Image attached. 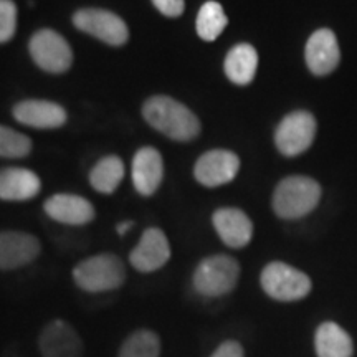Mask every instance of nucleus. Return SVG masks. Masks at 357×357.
<instances>
[{"instance_id": "nucleus-24", "label": "nucleus", "mask_w": 357, "mask_h": 357, "mask_svg": "<svg viewBox=\"0 0 357 357\" xmlns=\"http://www.w3.org/2000/svg\"><path fill=\"white\" fill-rule=\"evenodd\" d=\"M30 151H32V141L29 136L15 129L0 126V158H25L30 154Z\"/></svg>"}, {"instance_id": "nucleus-19", "label": "nucleus", "mask_w": 357, "mask_h": 357, "mask_svg": "<svg viewBox=\"0 0 357 357\" xmlns=\"http://www.w3.org/2000/svg\"><path fill=\"white\" fill-rule=\"evenodd\" d=\"M223 68H225V75L231 83L245 86L255 78L258 68V53L248 43L236 45L227 55Z\"/></svg>"}, {"instance_id": "nucleus-15", "label": "nucleus", "mask_w": 357, "mask_h": 357, "mask_svg": "<svg viewBox=\"0 0 357 357\" xmlns=\"http://www.w3.org/2000/svg\"><path fill=\"white\" fill-rule=\"evenodd\" d=\"M13 118L24 126L55 129L66 123V111L53 101L26 100L13 106Z\"/></svg>"}, {"instance_id": "nucleus-20", "label": "nucleus", "mask_w": 357, "mask_h": 357, "mask_svg": "<svg viewBox=\"0 0 357 357\" xmlns=\"http://www.w3.org/2000/svg\"><path fill=\"white\" fill-rule=\"evenodd\" d=\"M314 347L318 357H352V339L336 323L321 324L316 331Z\"/></svg>"}, {"instance_id": "nucleus-2", "label": "nucleus", "mask_w": 357, "mask_h": 357, "mask_svg": "<svg viewBox=\"0 0 357 357\" xmlns=\"http://www.w3.org/2000/svg\"><path fill=\"white\" fill-rule=\"evenodd\" d=\"M321 185L306 176H291L276 185L273 194V211L278 217L294 220L307 215L318 207Z\"/></svg>"}, {"instance_id": "nucleus-16", "label": "nucleus", "mask_w": 357, "mask_h": 357, "mask_svg": "<svg viewBox=\"0 0 357 357\" xmlns=\"http://www.w3.org/2000/svg\"><path fill=\"white\" fill-rule=\"evenodd\" d=\"M45 213L66 225H86L95 218V207L86 199L73 194H55L45 202Z\"/></svg>"}, {"instance_id": "nucleus-10", "label": "nucleus", "mask_w": 357, "mask_h": 357, "mask_svg": "<svg viewBox=\"0 0 357 357\" xmlns=\"http://www.w3.org/2000/svg\"><path fill=\"white\" fill-rule=\"evenodd\" d=\"M171 258V245L166 234L160 229L151 227L144 230L139 243L129 255V263L141 273H153L162 268Z\"/></svg>"}, {"instance_id": "nucleus-13", "label": "nucleus", "mask_w": 357, "mask_h": 357, "mask_svg": "<svg viewBox=\"0 0 357 357\" xmlns=\"http://www.w3.org/2000/svg\"><path fill=\"white\" fill-rule=\"evenodd\" d=\"M306 65L312 75L324 77L333 73L341 61V50L333 30L321 29L311 35L306 43Z\"/></svg>"}, {"instance_id": "nucleus-6", "label": "nucleus", "mask_w": 357, "mask_h": 357, "mask_svg": "<svg viewBox=\"0 0 357 357\" xmlns=\"http://www.w3.org/2000/svg\"><path fill=\"white\" fill-rule=\"evenodd\" d=\"M314 116L307 111H294L283 118L275 131V144L287 158L300 155L310 149L316 136Z\"/></svg>"}, {"instance_id": "nucleus-23", "label": "nucleus", "mask_w": 357, "mask_h": 357, "mask_svg": "<svg viewBox=\"0 0 357 357\" xmlns=\"http://www.w3.org/2000/svg\"><path fill=\"white\" fill-rule=\"evenodd\" d=\"M229 19L218 2H207L200 7L195 29H197L199 37L205 42H213L218 38L223 30H225Z\"/></svg>"}, {"instance_id": "nucleus-27", "label": "nucleus", "mask_w": 357, "mask_h": 357, "mask_svg": "<svg viewBox=\"0 0 357 357\" xmlns=\"http://www.w3.org/2000/svg\"><path fill=\"white\" fill-rule=\"evenodd\" d=\"M211 357H245V352L240 342L225 341L213 351Z\"/></svg>"}, {"instance_id": "nucleus-26", "label": "nucleus", "mask_w": 357, "mask_h": 357, "mask_svg": "<svg viewBox=\"0 0 357 357\" xmlns=\"http://www.w3.org/2000/svg\"><path fill=\"white\" fill-rule=\"evenodd\" d=\"M155 8L166 17H181L184 13V0H153Z\"/></svg>"}, {"instance_id": "nucleus-3", "label": "nucleus", "mask_w": 357, "mask_h": 357, "mask_svg": "<svg viewBox=\"0 0 357 357\" xmlns=\"http://www.w3.org/2000/svg\"><path fill=\"white\" fill-rule=\"evenodd\" d=\"M73 281L88 293H106L121 288L126 281V266L113 253L89 257L73 268Z\"/></svg>"}, {"instance_id": "nucleus-7", "label": "nucleus", "mask_w": 357, "mask_h": 357, "mask_svg": "<svg viewBox=\"0 0 357 357\" xmlns=\"http://www.w3.org/2000/svg\"><path fill=\"white\" fill-rule=\"evenodd\" d=\"M73 24L82 32L93 35L111 47H121L129 40L128 25L121 17L102 8H83L73 17Z\"/></svg>"}, {"instance_id": "nucleus-8", "label": "nucleus", "mask_w": 357, "mask_h": 357, "mask_svg": "<svg viewBox=\"0 0 357 357\" xmlns=\"http://www.w3.org/2000/svg\"><path fill=\"white\" fill-rule=\"evenodd\" d=\"M30 55L47 73H65L73 63V52L68 42L53 30H40L30 38Z\"/></svg>"}, {"instance_id": "nucleus-11", "label": "nucleus", "mask_w": 357, "mask_h": 357, "mask_svg": "<svg viewBox=\"0 0 357 357\" xmlns=\"http://www.w3.org/2000/svg\"><path fill=\"white\" fill-rule=\"evenodd\" d=\"M238 169V155L231 151L215 149L200 155L195 162L194 176L205 187H218L234 181Z\"/></svg>"}, {"instance_id": "nucleus-12", "label": "nucleus", "mask_w": 357, "mask_h": 357, "mask_svg": "<svg viewBox=\"0 0 357 357\" xmlns=\"http://www.w3.org/2000/svg\"><path fill=\"white\" fill-rule=\"evenodd\" d=\"M42 252L37 236L26 231H0V270H17L37 260Z\"/></svg>"}, {"instance_id": "nucleus-21", "label": "nucleus", "mask_w": 357, "mask_h": 357, "mask_svg": "<svg viewBox=\"0 0 357 357\" xmlns=\"http://www.w3.org/2000/svg\"><path fill=\"white\" fill-rule=\"evenodd\" d=\"M124 177V162L118 155H106L93 167L89 182L101 194H113Z\"/></svg>"}, {"instance_id": "nucleus-14", "label": "nucleus", "mask_w": 357, "mask_h": 357, "mask_svg": "<svg viewBox=\"0 0 357 357\" xmlns=\"http://www.w3.org/2000/svg\"><path fill=\"white\" fill-rule=\"evenodd\" d=\"M213 227L227 247L243 248L253 236V223L243 211L235 207H223L213 213Z\"/></svg>"}, {"instance_id": "nucleus-22", "label": "nucleus", "mask_w": 357, "mask_h": 357, "mask_svg": "<svg viewBox=\"0 0 357 357\" xmlns=\"http://www.w3.org/2000/svg\"><path fill=\"white\" fill-rule=\"evenodd\" d=\"M118 357H160V337L151 329H136L124 339Z\"/></svg>"}, {"instance_id": "nucleus-5", "label": "nucleus", "mask_w": 357, "mask_h": 357, "mask_svg": "<svg viewBox=\"0 0 357 357\" xmlns=\"http://www.w3.org/2000/svg\"><path fill=\"white\" fill-rule=\"evenodd\" d=\"M260 283L263 291L276 301H298L311 291L310 276L283 261H271L263 268Z\"/></svg>"}, {"instance_id": "nucleus-25", "label": "nucleus", "mask_w": 357, "mask_h": 357, "mask_svg": "<svg viewBox=\"0 0 357 357\" xmlns=\"http://www.w3.org/2000/svg\"><path fill=\"white\" fill-rule=\"evenodd\" d=\"M17 30V6L12 0H0V43L12 40Z\"/></svg>"}, {"instance_id": "nucleus-4", "label": "nucleus", "mask_w": 357, "mask_h": 357, "mask_svg": "<svg viewBox=\"0 0 357 357\" xmlns=\"http://www.w3.org/2000/svg\"><path fill=\"white\" fill-rule=\"evenodd\" d=\"M240 265L229 255H213L204 258L195 268L192 283L199 294L207 298L225 296L238 283Z\"/></svg>"}, {"instance_id": "nucleus-17", "label": "nucleus", "mask_w": 357, "mask_h": 357, "mask_svg": "<svg viewBox=\"0 0 357 357\" xmlns=\"http://www.w3.org/2000/svg\"><path fill=\"white\" fill-rule=\"evenodd\" d=\"M164 177V160L154 147H142L132 159V184L141 195H153Z\"/></svg>"}, {"instance_id": "nucleus-18", "label": "nucleus", "mask_w": 357, "mask_h": 357, "mask_svg": "<svg viewBox=\"0 0 357 357\" xmlns=\"http://www.w3.org/2000/svg\"><path fill=\"white\" fill-rule=\"evenodd\" d=\"M42 189L40 178L30 169L7 167L0 171V199L20 202L30 200Z\"/></svg>"}, {"instance_id": "nucleus-9", "label": "nucleus", "mask_w": 357, "mask_h": 357, "mask_svg": "<svg viewBox=\"0 0 357 357\" xmlns=\"http://www.w3.org/2000/svg\"><path fill=\"white\" fill-rule=\"evenodd\" d=\"M42 357H83L84 344L77 329L63 319H53L38 336Z\"/></svg>"}, {"instance_id": "nucleus-28", "label": "nucleus", "mask_w": 357, "mask_h": 357, "mask_svg": "<svg viewBox=\"0 0 357 357\" xmlns=\"http://www.w3.org/2000/svg\"><path fill=\"white\" fill-rule=\"evenodd\" d=\"M132 225H134V222H123V223H119L118 225V234L119 235H124L126 234V231H129L132 229Z\"/></svg>"}, {"instance_id": "nucleus-1", "label": "nucleus", "mask_w": 357, "mask_h": 357, "mask_svg": "<svg viewBox=\"0 0 357 357\" xmlns=\"http://www.w3.org/2000/svg\"><path fill=\"white\" fill-rule=\"evenodd\" d=\"M144 119L155 131L174 141L187 142L200 132V121L185 105L169 96L149 98L142 106Z\"/></svg>"}]
</instances>
